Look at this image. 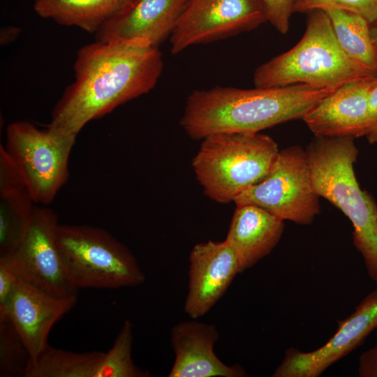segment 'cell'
<instances>
[{
	"label": "cell",
	"mask_w": 377,
	"mask_h": 377,
	"mask_svg": "<svg viewBox=\"0 0 377 377\" xmlns=\"http://www.w3.org/2000/svg\"><path fill=\"white\" fill-rule=\"evenodd\" d=\"M59 225L50 208L35 205L15 250L5 258L25 281L59 297L77 295L59 251L56 233Z\"/></svg>",
	"instance_id": "9c48e42d"
},
{
	"label": "cell",
	"mask_w": 377,
	"mask_h": 377,
	"mask_svg": "<svg viewBox=\"0 0 377 377\" xmlns=\"http://www.w3.org/2000/svg\"><path fill=\"white\" fill-rule=\"evenodd\" d=\"M375 78L340 87L302 119L317 138L366 137L369 127V95Z\"/></svg>",
	"instance_id": "9a60e30c"
},
{
	"label": "cell",
	"mask_w": 377,
	"mask_h": 377,
	"mask_svg": "<svg viewBox=\"0 0 377 377\" xmlns=\"http://www.w3.org/2000/svg\"><path fill=\"white\" fill-rule=\"evenodd\" d=\"M76 135L28 121L6 128V150L16 164L35 204L51 203L68 178V162Z\"/></svg>",
	"instance_id": "52a82bcc"
},
{
	"label": "cell",
	"mask_w": 377,
	"mask_h": 377,
	"mask_svg": "<svg viewBox=\"0 0 377 377\" xmlns=\"http://www.w3.org/2000/svg\"><path fill=\"white\" fill-rule=\"evenodd\" d=\"M266 21L262 0H191L170 36L171 52L249 31Z\"/></svg>",
	"instance_id": "30bf717a"
},
{
	"label": "cell",
	"mask_w": 377,
	"mask_h": 377,
	"mask_svg": "<svg viewBox=\"0 0 377 377\" xmlns=\"http://www.w3.org/2000/svg\"><path fill=\"white\" fill-rule=\"evenodd\" d=\"M77 295L59 297L19 278L14 292L0 316L15 327L30 356L37 357L48 344L53 325L76 304Z\"/></svg>",
	"instance_id": "5bb4252c"
},
{
	"label": "cell",
	"mask_w": 377,
	"mask_h": 377,
	"mask_svg": "<svg viewBox=\"0 0 377 377\" xmlns=\"http://www.w3.org/2000/svg\"><path fill=\"white\" fill-rule=\"evenodd\" d=\"M354 139L315 137L305 151L316 192L350 221L353 244L377 284V205L357 180L354 164L358 149Z\"/></svg>",
	"instance_id": "3957f363"
},
{
	"label": "cell",
	"mask_w": 377,
	"mask_h": 377,
	"mask_svg": "<svg viewBox=\"0 0 377 377\" xmlns=\"http://www.w3.org/2000/svg\"><path fill=\"white\" fill-rule=\"evenodd\" d=\"M133 0H34V8L41 17L57 24L77 27L96 34L110 18Z\"/></svg>",
	"instance_id": "ac0fdd59"
},
{
	"label": "cell",
	"mask_w": 377,
	"mask_h": 377,
	"mask_svg": "<svg viewBox=\"0 0 377 377\" xmlns=\"http://www.w3.org/2000/svg\"><path fill=\"white\" fill-rule=\"evenodd\" d=\"M56 240L68 276L77 290L137 286L145 281L131 252L103 228L59 224Z\"/></svg>",
	"instance_id": "8992f818"
},
{
	"label": "cell",
	"mask_w": 377,
	"mask_h": 377,
	"mask_svg": "<svg viewBox=\"0 0 377 377\" xmlns=\"http://www.w3.org/2000/svg\"><path fill=\"white\" fill-rule=\"evenodd\" d=\"M163 69L157 47L96 40L80 47L74 81L54 105L49 127L77 135L90 121L149 93Z\"/></svg>",
	"instance_id": "6da1fadb"
},
{
	"label": "cell",
	"mask_w": 377,
	"mask_h": 377,
	"mask_svg": "<svg viewBox=\"0 0 377 377\" xmlns=\"http://www.w3.org/2000/svg\"><path fill=\"white\" fill-rule=\"evenodd\" d=\"M305 149L293 145L279 150L267 175L234 200L236 206L253 205L286 221L309 225L320 213Z\"/></svg>",
	"instance_id": "ba28073f"
},
{
	"label": "cell",
	"mask_w": 377,
	"mask_h": 377,
	"mask_svg": "<svg viewBox=\"0 0 377 377\" xmlns=\"http://www.w3.org/2000/svg\"><path fill=\"white\" fill-rule=\"evenodd\" d=\"M35 205L26 188L0 192V256L15 250Z\"/></svg>",
	"instance_id": "44dd1931"
},
{
	"label": "cell",
	"mask_w": 377,
	"mask_h": 377,
	"mask_svg": "<svg viewBox=\"0 0 377 377\" xmlns=\"http://www.w3.org/2000/svg\"><path fill=\"white\" fill-rule=\"evenodd\" d=\"M279 151L275 140L260 132L217 133L202 140L192 168L204 193L226 204L263 179Z\"/></svg>",
	"instance_id": "5b68a950"
},
{
	"label": "cell",
	"mask_w": 377,
	"mask_h": 377,
	"mask_svg": "<svg viewBox=\"0 0 377 377\" xmlns=\"http://www.w3.org/2000/svg\"><path fill=\"white\" fill-rule=\"evenodd\" d=\"M267 21L281 34L289 29L295 0H262Z\"/></svg>",
	"instance_id": "d4e9b609"
},
{
	"label": "cell",
	"mask_w": 377,
	"mask_h": 377,
	"mask_svg": "<svg viewBox=\"0 0 377 377\" xmlns=\"http://www.w3.org/2000/svg\"><path fill=\"white\" fill-rule=\"evenodd\" d=\"M338 9L357 14L370 24L377 20V0H295L293 13Z\"/></svg>",
	"instance_id": "cb8c5ba5"
},
{
	"label": "cell",
	"mask_w": 377,
	"mask_h": 377,
	"mask_svg": "<svg viewBox=\"0 0 377 377\" xmlns=\"http://www.w3.org/2000/svg\"><path fill=\"white\" fill-rule=\"evenodd\" d=\"M357 371L361 377H377V345L360 355Z\"/></svg>",
	"instance_id": "83f0119b"
},
{
	"label": "cell",
	"mask_w": 377,
	"mask_h": 377,
	"mask_svg": "<svg viewBox=\"0 0 377 377\" xmlns=\"http://www.w3.org/2000/svg\"><path fill=\"white\" fill-rule=\"evenodd\" d=\"M372 24L373 26L370 27V32L372 40L377 49V20Z\"/></svg>",
	"instance_id": "f546056e"
},
{
	"label": "cell",
	"mask_w": 377,
	"mask_h": 377,
	"mask_svg": "<svg viewBox=\"0 0 377 377\" xmlns=\"http://www.w3.org/2000/svg\"><path fill=\"white\" fill-rule=\"evenodd\" d=\"M31 356L11 322L0 316V376L24 377Z\"/></svg>",
	"instance_id": "603a6c76"
},
{
	"label": "cell",
	"mask_w": 377,
	"mask_h": 377,
	"mask_svg": "<svg viewBox=\"0 0 377 377\" xmlns=\"http://www.w3.org/2000/svg\"><path fill=\"white\" fill-rule=\"evenodd\" d=\"M19 278L8 260L0 257V311L8 304Z\"/></svg>",
	"instance_id": "484cf974"
},
{
	"label": "cell",
	"mask_w": 377,
	"mask_h": 377,
	"mask_svg": "<svg viewBox=\"0 0 377 377\" xmlns=\"http://www.w3.org/2000/svg\"><path fill=\"white\" fill-rule=\"evenodd\" d=\"M284 227V220L263 207L236 206L225 241L237 256L240 273L272 251Z\"/></svg>",
	"instance_id": "e0dca14e"
},
{
	"label": "cell",
	"mask_w": 377,
	"mask_h": 377,
	"mask_svg": "<svg viewBox=\"0 0 377 377\" xmlns=\"http://www.w3.org/2000/svg\"><path fill=\"white\" fill-rule=\"evenodd\" d=\"M219 332L213 324L187 320L172 327L170 342L175 357L169 377H243L239 364L228 366L216 356L214 346Z\"/></svg>",
	"instance_id": "2e32d148"
},
{
	"label": "cell",
	"mask_w": 377,
	"mask_h": 377,
	"mask_svg": "<svg viewBox=\"0 0 377 377\" xmlns=\"http://www.w3.org/2000/svg\"><path fill=\"white\" fill-rule=\"evenodd\" d=\"M377 77L372 71L352 59L339 44L324 10L308 13L306 29L290 50L260 64L254 71L256 87L306 84L339 88Z\"/></svg>",
	"instance_id": "277c9868"
},
{
	"label": "cell",
	"mask_w": 377,
	"mask_h": 377,
	"mask_svg": "<svg viewBox=\"0 0 377 377\" xmlns=\"http://www.w3.org/2000/svg\"><path fill=\"white\" fill-rule=\"evenodd\" d=\"M376 329L377 289L369 293L348 317L339 322L334 334L321 347L310 352L288 348L272 376L318 377L358 348Z\"/></svg>",
	"instance_id": "8fae6325"
},
{
	"label": "cell",
	"mask_w": 377,
	"mask_h": 377,
	"mask_svg": "<svg viewBox=\"0 0 377 377\" xmlns=\"http://www.w3.org/2000/svg\"><path fill=\"white\" fill-rule=\"evenodd\" d=\"M102 351L76 353L49 345L29 360L24 377H94Z\"/></svg>",
	"instance_id": "ffe728a7"
},
{
	"label": "cell",
	"mask_w": 377,
	"mask_h": 377,
	"mask_svg": "<svg viewBox=\"0 0 377 377\" xmlns=\"http://www.w3.org/2000/svg\"><path fill=\"white\" fill-rule=\"evenodd\" d=\"M239 273L237 256L225 240L195 244L189 255L185 313L193 319L206 314Z\"/></svg>",
	"instance_id": "7c38bea8"
},
{
	"label": "cell",
	"mask_w": 377,
	"mask_h": 377,
	"mask_svg": "<svg viewBox=\"0 0 377 377\" xmlns=\"http://www.w3.org/2000/svg\"><path fill=\"white\" fill-rule=\"evenodd\" d=\"M133 324L124 320L111 348L104 353L94 377H148L132 359Z\"/></svg>",
	"instance_id": "7402d4cb"
},
{
	"label": "cell",
	"mask_w": 377,
	"mask_h": 377,
	"mask_svg": "<svg viewBox=\"0 0 377 377\" xmlns=\"http://www.w3.org/2000/svg\"><path fill=\"white\" fill-rule=\"evenodd\" d=\"M337 88L306 84L245 89L215 86L187 97L180 125L193 140L214 133H258L303 116Z\"/></svg>",
	"instance_id": "7a4b0ae2"
},
{
	"label": "cell",
	"mask_w": 377,
	"mask_h": 377,
	"mask_svg": "<svg viewBox=\"0 0 377 377\" xmlns=\"http://www.w3.org/2000/svg\"><path fill=\"white\" fill-rule=\"evenodd\" d=\"M337 40L354 61L377 75V49L372 40L370 24L362 17L345 10L327 9Z\"/></svg>",
	"instance_id": "d6986e66"
},
{
	"label": "cell",
	"mask_w": 377,
	"mask_h": 377,
	"mask_svg": "<svg viewBox=\"0 0 377 377\" xmlns=\"http://www.w3.org/2000/svg\"><path fill=\"white\" fill-rule=\"evenodd\" d=\"M20 29L15 27H6L3 28L1 31V43L3 45L7 44L18 36Z\"/></svg>",
	"instance_id": "f1b7e54d"
},
{
	"label": "cell",
	"mask_w": 377,
	"mask_h": 377,
	"mask_svg": "<svg viewBox=\"0 0 377 377\" xmlns=\"http://www.w3.org/2000/svg\"><path fill=\"white\" fill-rule=\"evenodd\" d=\"M369 127L366 138L370 144L377 143V77L371 84L369 95Z\"/></svg>",
	"instance_id": "4316f807"
},
{
	"label": "cell",
	"mask_w": 377,
	"mask_h": 377,
	"mask_svg": "<svg viewBox=\"0 0 377 377\" xmlns=\"http://www.w3.org/2000/svg\"><path fill=\"white\" fill-rule=\"evenodd\" d=\"M191 0H133L95 34L96 40L157 47L170 38Z\"/></svg>",
	"instance_id": "4fadbf2b"
}]
</instances>
